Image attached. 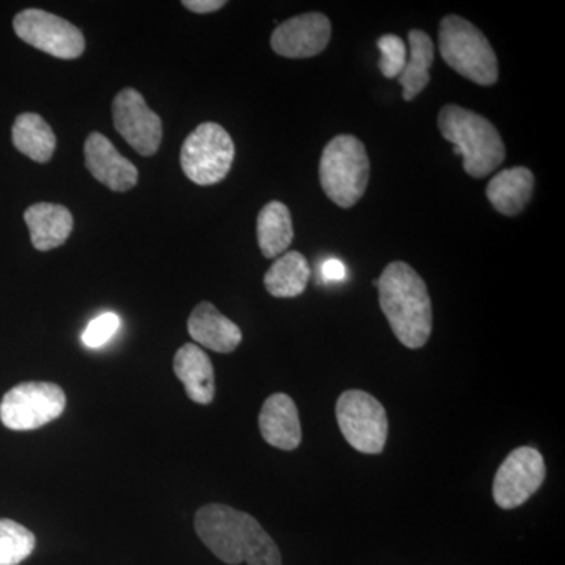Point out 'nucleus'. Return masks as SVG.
<instances>
[{
  "label": "nucleus",
  "instance_id": "obj_1",
  "mask_svg": "<svg viewBox=\"0 0 565 565\" xmlns=\"http://www.w3.org/2000/svg\"><path fill=\"white\" fill-rule=\"evenodd\" d=\"M195 531L225 564L281 565L274 539L247 512L225 504L203 505L195 515Z\"/></svg>",
  "mask_w": 565,
  "mask_h": 565
},
{
  "label": "nucleus",
  "instance_id": "obj_2",
  "mask_svg": "<svg viewBox=\"0 0 565 565\" xmlns=\"http://www.w3.org/2000/svg\"><path fill=\"white\" fill-rule=\"evenodd\" d=\"M379 288L382 313L397 340L408 349H422L433 333V302L426 282L407 263H390Z\"/></svg>",
  "mask_w": 565,
  "mask_h": 565
},
{
  "label": "nucleus",
  "instance_id": "obj_3",
  "mask_svg": "<svg viewBox=\"0 0 565 565\" xmlns=\"http://www.w3.org/2000/svg\"><path fill=\"white\" fill-rule=\"evenodd\" d=\"M438 128L463 158L465 172L484 178L504 162L505 148L497 128L476 114L456 104H448L438 114Z\"/></svg>",
  "mask_w": 565,
  "mask_h": 565
},
{
  "label": "nucleus",
  "instance_id": "obj_4",
  "mask_svg": "<svg viewBox=\"0 0 565 565\" xmlns=\"http://www.w3.org/2000/svg\"><path fill=\"white\" fill-rule=\"evenodd\" d=\"M371 163L363 141L349 134L334 137L323 148L319 180L326 195L340 207L359 203L370 182Z\"/></svg>",
  "mask_w": 565,
  "mask_h": 565
},
{
  "label": "nucleus",
  "instance_id": "obj_5",
  "mask_svg": "<svg viewBox=\"0 0 565 565\" xmlns=\"http://www.w3.org/2000/svg\"><path fill=\"white\" fill-rule=\"evenodd\" d=\"M438 43L446 65L451 66L465 79L484 87L497 84L500 76L497 54L484 33L470 21L456 14L444 18Z\"/></svg>",
  "mask_w": 565,
  "mask_h": 565
},
{
  "label": "nucleus",
  "instance_id": "obj_6",
  "mask_svg": "<svg viewBox=\"0 0 565 565\" xmlns=\"http://www.w3.org/2000/svg\"><path fill=\"white\" fill-rule=\"evenodd\" d=\"M234 152L233 139L221 125L203 122L182 145V172L195 184H217L232 170Z\"/></svg>",
  "mask_w": 565,
  "mask_h": 565
},
{
  "label": "nucleus",
  "instance_id": "obj_7",
  "mask_svg": "<svg viewBox=\"0 0 565 565\" xmlns=\"http://www.w3.org/2000/svg\"><path fill=\"white\" fill-rule=\"evenodd\" d=\"M337 419L341 434L355 451L381 455L388 437L384 405L373 394L349 390L338 397Z\"/></svg>",
  "mask_w": 565,
  "mask_h": 565
},
{
  "label": "nucleus",
  "instance_id": "obj_8",
  "mask_svg": "<svg viewBox=\"0 0 565 565\" xmlns=\"http://www.w3.org/2000/svg\"><path fill=\"white\" fill-rule=\"evenodd\" d=\"M66 396L50 382H25L13 386L0 403V419L11 430H35L65 412Z\"/></svg>",
  "mask_w": 565,
  "mask_h": 565
},
{
  "label": "nucleus",
  "instance_id": "obj_9",
  "mask_svg": "<svg viewBox=\"0 0 565 565\" xmlns=\"http://www.w3.org/2000/svg\"><path fill=\"white\" fill-rule=\"evenodd\" d=\"M13 28L22 41L52 57L73 61L84 54L85 39L79 29L47 11H21L14 17Z\"/></svg>",
  "mask_w": 565,
  "mask_h": 565
},
{
  "label": "nucleus",
  "instance_id": "obj_10",
  "mask_svg": "<svg viewBox=\"0 0 565 565\" xmlns=\"http://www.w3.org/2000/svg\"><path fill=\"white\" fill-rule=\"evenodd\" d=\"M544 456L531 446L514 449L498 468L493 479V500L505 511L525 504L544 484Z\"/></svg>",
  "mask_w": 565,
  "mask_h": 565
},
{
  "label": "nucleus",
  "instance_id": "obj_11",
  "mask_svg": "<svg viewBox=\"0 0 565 565\" xmlns=\"http://www.w3.org/2000/svg\"><path fill=\"white\" fill-rule=\"evenodd\" d=\"M114 126L122 139L141 156H152L161 147L162 121L134 88H125L111 104Z\"/></svg>",
  "mask_w": 565,
  "mask_h": 565
},
{
  "label": "nucleus",
  "instance_id": "obj_12",
  "mask_svg": "<svg viewBox=\"0 0 565 565\" xmlns=\"http://www.w3.org/2000/svg\"><path fill=\"white\" fill-rule=\"evenodd\" d=\"M332 39V24L322 13H305L281 22L273 33L270 44L286 58H310L321 54Z\"/></svg>",
  "mask_w": 565,
  "mask_h": 565
},
{
  "label": "nucleus",
  "instance_id": "obj_13",
  "mask_svg": "<svg viewBox=\"0 0 565 565\" xmlns=\"http://www.w3.org/2000/svg\"><path fill=\"white\" fill-rule=\"evenodd\" d=\"M84 151L88 172L110 191L126 192L136 188L139 170L131 161L122 158L106 136L92 132L85 140Z\"/></svg>",
  "mask_w": 565,
  "mask_h": 565
},
{
  "label": "nucleus",
  "instance_id": "obj_14",
  "mask_svg": "<svg viewBox=\"0 0 565 565\" xmlns=\"http://www.w3.org/2000/svg\"><path fill=\"white\" fill-rule=\"evenodd\" d=\"M259 430L264 440L282 451H294L302 441L299 411L292 397L275 393L267 397L259 414Z\"/></svg>",
  "mask_w": 565,
  "mask_h": 565
},
{
  "label": "nucleus",
  "instance_id": "obj_15",
  "mask_svg": "<svg viewBox=\"0 0 565 565\" xmlns=\"http://www.w3.org/2000/svg\"><path fill=\"white\" fill-rule=\"evenodd\" d=\"M188 329L196 344L218 353L234 352L243 341L239 327L210 302L193 308Z\"/></svg>",
  "mask_w": 565,
  "mask_h": 565
},
{
  "label": "nucleus",
  "instance_id": "obj_16",
  "mask_svg": "<svg viewBox=\"0 0 565 565\" xmlns=\"http://www.w3.org/2000/svg\"><path fill=\"white\" fill-rule=\"evenodd\" d=\"M177 377L184 384L189 399L196 404H211L215 396L214 366L200 345L184 344L173 360Z\"/></svg>",
  "mask_w": 565,
  "mask_h": 565
},
{
  "label": "nucleus",
  "instance_id": "obj_17",
  "mask_svg": "<svg viewBox=\"0 0 565 565\" xmlns=\"http://www.w3.org/2000/svg\"><path fill=\"white\" fill-rule=\"evenodd\" d=\"M33 247L40 252L52 250L66 243L73 232V214L62 204L36 203L24 212Z\"/></svg>",
  "mask_w": 565,
  "mask_h": 565
},
{
  "label": "nucleus",
  "instance_id": "obj_18",
  "mask_svg": "<svg viewBox=\"0 0 565 565\" xmlns=\"http://www.w3.org/2000/svg\"><path fill=\"white\" fill-rule=\"evenodd\" d=\"M534 192V174L526 167L503 170L487 185V199L503 215L514 217L525 210Z\"/></svg>",
  "mask_w": 565,
  "mask_h": 565
},
{
  "label": "nucleus",
  "instance_id": "obj_19",
  "mask_svg": "<svg viewBox=\"0 0 565 565\" xmlns=\"http://www.w3.org/2000/svg\"><path fill=\"white\" fill-rule=\"evenodd\" d=\"M311 270L307 258L299 252L282 253L264 275V286L277 299H292L307 289Z\"/></svg>",
  "mask_w": 565,
  "mask_h": 565
},
{
  "label": "nucleus",
  "instance_id": "obj_20",
  "mask_svg": "<svg viewBox=\"0 0 565 565\" xmlns=\"http://www.w3.org/2000/svg\"><path fill=\"white\" fill-rule=\"evenodd\" d=\"M256 236L266 258H278L286 253L294 239L292 217L288 206L280 202L267 203L259 212Z\"/></svg>",
  "mask_w": 565,
  "mask_h": 565
},
{
  "label": "nucleus",
  "instance_id": "obj_21",
  "mask_svg": "<svg viewBox=\"0 0 565 565\" xmlns=\"http://www.w3.org/2000/svg\"><path fill=\"white\" fill-rule=\"evenodd\" d=\"M434 63L433 39L423 31L408 32V57L405 68L397 77L404 88L405 102H414L416 96L429 85V70Z\"/></svg>",
  "mask_w": 565,
  "mask_h": 565
},
{
  "label": "nucleus",
  "instance_id": "obj_22",
  "mask_svg": "<svg viewBox=\"0 0 565 565\" xmlns=\"http://www.w3.org/2000/svg\"><path fill=\"white\" fill-rule=\"evenodd\" d=\"M11 139L18 151L40 163L51 161L57 143L51 126L36 114L20 115L14 121Z\"/></svg>",
  "mask_w": 565,
  "mask_h": 565
},
{
  "label": "nucleus",
  "instance_id": "obj_23",
  "mask_svg": "<svg viewBox=\"0 0 565 565\" xmlns=\"http://www.w3.org/2000/svg\"><path fill=\"white\" fill-rule=\"evenodd\" d=\"M31 530L9 519H0V565H20L35 550Z\"/></svg>",
  "mask_w": 565,
  "mask_h": 565
},
{
  "label": "nucleus",
  "instance_id": "obj_24",
  "mask_svg": "<svg viewBox=\"0 0 565 565\" xmlns=\"http://www.w3.org/2000/svg\"><path fill=\"white\" fill-rule=\"evenodd\" d=\"M377 46L382 52V58L379 62L382 74L386 79H397L405 68V63H407V46H405L403 39L388 33V35L379 39Z\"/></svg>",
  "mask_w": 565,
  "mask_h": 565
},
{
  "label": "nucleus",
  "instance_id": "obj_25",
  "mask_svg": "<svg viewBox=\"0 0 565 565\" xmlns=\"http://www.w3.org/2000/svg\"><path fill=\"white\" fill-rule=\"evenodd\" d=\"M120 316L104 313L88 323L85 332L82 333V343L90 349H98L109 343L111 337L120 329Z\"/></svg>",
  "mask_w": 565,
  "mask_h": 565
},
{
  "label": "nucleus",
  "instance_id": "obj_26",
  "mask_svg": "<svg viewBox=\"0 0 565 565\" xmlns=\"http://www.w3.org/2000/svg\"><path fill=\"white\" fill-rule=\"evenodd\" d=\"M322 280L326 282H341L348 278V267L337 258H329L321 266Z\"/></svg>",
  "mask_w": 565,
  "mask_h": 565
},
{
  "label": "nucleus",
  "instance_id": "obj_27",
  "mask_svg": "<svg viewBox=\"0 0 565 565\" xmlns=\"http://www.w3.org/2000/svg\"><path fill=\"white\" fill-rule=\"evenodd\" d=\"M182 6L193 13L206 14L223 9L226 2L225 0H184Z\"/></svg>",
  "mask_w": 565,
  "mask_h": 565
}]
</instances>
